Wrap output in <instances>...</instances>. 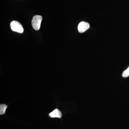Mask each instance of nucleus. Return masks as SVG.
<instances>
[{
  "label": "nucleus",
  "instance_id": "obj_1",
  "mask_svg": "<svg viewBox=\"0 0 129 129\" xmlns=\"http://www.w3.org/2000/svg\"><path fill=\"white\" fill-rule=\"evenodd\" d=\"M42 19V16L39 15H36L33 17L32 21V27L35 30H39Z\"/></svg>",
  "mask_w": 129,
  "mask_h": 129
},
{
  "label": "nucleus",
  "instance_id": "obj_2",
  "mask_svg": "<svg viewBox=\"0 0 129 129\" xmlns=\"http://www.w3.org/2000/svg\"><path fill=\"white\" fill-rule=\"evenodd\" d=\"M11 28L13 31L22 34L24 31L23 28L20 23L18 21H14L10 24Z\"/></svg>",
  "mask_w": 129,
  "mask_h": 129
},
{
  "label": "nucleus",
  "instance_id": "obj_3",
  "mask_svg": "<svg viewBox=\"0 0 129 129\" xmlns=\"http://www.w3.org/2000/svg\"><path fill=\"white\" fill-rule=\"evenodd\" d=\"M90 28V25L88 23L85 22H81L79 24L78 26V30L80 33L85 32Z\"/></svg>",
  "mask_w": 129,
  "mask_h": 129
},
{
  "label": "nucleus",
  "instance_id": "obj_4",
  "mask_svg": "<svg viewBox=\"0 0 129 129\" xmlns=\"http://www.w3.org/2000/svg\"><path fill=\"white\" fill-rule=\"evenodd\" d=\"M49 117L51 118H60L62 117V114L61 112L58 109H55L53 111L49 114Z\"/></svg>",
  "mask_w": 129,
  "mask_h": 129
},
{
  "label": "nucleus",
  "instance_id": "obj_5",
  "mask_svg": "<svg viewBox=\"0 0 129 129\" xmlns=\"http://www.w3.org/2000/svg\"><path fill=\"white\" fill-rule=\"evenodd\" d=\"M8 107L7 105L5 104H1L0 105V115L5 114Z\"/></svg>",
  "mask_w": 129,
  "mask_h": 129
},
{
  "label": "nucleus",
  "instance_id": "obj_6",
  "mask_svg": "<svg viewBox=\"0 0 129 129\" xmlns=\"http://www.w3.org/2000/svg\"><path fill=\"white\" fill-rule=\"evenodd\" d=\"M122 75L124 78H126L129 76V67L126 70L124 71Z\"/></svg>",
  "mask_w": 129,
  "mask_h": 129
}]
</instances>
